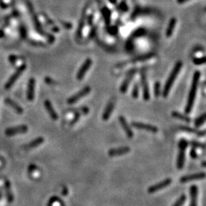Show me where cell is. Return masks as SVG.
<instances>
[{
	"instance_id": "obj_1",
	"label": "cell",
	"mask_w": 206,
	"mask_h": 206,
	"mask_svg": "<svg viewBox=\"0 0 206 206\" xmlns=\"http://www.w3.org/2000/svg\"><path fill=\"white\" fill-rule=\"evenodd\" d=\"M201 77V73L199 71H195L193 74L192 77V82L191 85V88L189 90V94L188 99H187L186 105L185 108V114H189L191 112L192 107L195 103V99L196 96L197 89H198V85L199 80Z\"/></svg>"
},
{
	"instance_id": "obj_2",
	"label": "cell",
	"mask_w": 206,
	"mask_h": 206,
	"mask_svg": "<svg viewBox=\"0 0 206 206\" xmlns=\"http://www.w3.org/2000/svg\"><path fill=\"white\" fill-rule=\"evenodd\" d=\"M182 66H183V63L182 61H178L177 63L175 64L174 67H173V70H172L170 74H169V77H168L167 80H166V83L164 85V88L163 89V92L162 94L163 97L166 98L167 97L168 95L169 94V92H170L172 86H173V83H174V81L176 80V79L177 78V76L179 73L180 70L182 69Z\"/></svg>"
},
{
	"instance_id": "obj_3",
	"label": "cell",
	"mask_w": 206,
	"mask_h": 206,
	"mask_svg": "<svg viewBox=\"0 0 206 206\" xmlns=\"http://www.w3.org/2000/svg\"><path fill=\"white\" fill-rule=\"evenodd\" d=\"M26 4H27V8H28L29 12H30V13H31V15H32V20H33L34 25V27H35V29L37 30V32H38L40 34H42L43 36H44L45 37H47V39L49 41V42H51V43L54 42L55 38H54V36L47 33V32H45L44 30H43L40 22H39L38 18H37V15H36V13L34 12V10L33 8V6H32V3H31L29 1H27Z\"/></svg>"
},
{
	"instance_id": "obj_4",
	"label": "cell",
	"mask_w": 206,
	"mask_h": 206,
	"mask_svg": "<svg viewBox=\"0 0 206 206\" xmlns=\"http://www.w3.org/2000/svg\"><path fill=\"white\" fill-rule=\"evenodd\" d=\"M188 141L185 139L180 140L179 144V151L178 157H177V168L179 169H182L184 166L185 164V152L187 146H188Z\"/></svg>"
},
{
	"instance_id": "obj_5",
	"label": "cell",
	"mask_w": 206,
	"mask_h": 206,
	"mask_svg": "<svg viewBox=\"0 0 206 206\" xmlns=\"http://www.w3.org/2000/svg\"><path fill=\"white\" fill-rule=\"evenodd\" d=\"M25 69H26V65L25 64L21 65L17 69L16 71L13 73L12 76L8 79V82H7L6 85H5V89H9L10 88H11V87L14 85V83L17 81V80L19 78L20 76L22 75V73L25 71Z\"/></svg>"
},
{
	"instance_id": "obj_6",
	"label": "cell",
	"mask_w": 206,
	"mask_h": 206,
	"mask_svg": "<svg viewBox=\"0 0 206 206\" xmlns=\"http://www.w3.org/2000/svg\"><path fill=\"white\" fill-rule=\"evenodd\" d=\"M90 92H91L90 87L89 86L84 87V88L82 89L81 90L79 91L78 92H76L75 95L72 96L71 97L69 98V99H67V103L70 105L74 104V103L78 102V101H80L82 98L86 96Z\"/></svg>"
},
{
	"instance_id": "obj_7",
	"label": "cell",
	"mask_w": 206,
	"mask_h": 206,
	"mask_svg": "<svg viewBox=\"0 0 206 206\" xmlns=\"http://www.w3.org/2000/svg\"><path fill=\"white\" fill-rule=\"evenodd\" d=\"M132 127L137 128V129L146 130V131L150 132V133L156 134L158 132V128L154 125H149V124H145L143 122H139V121H132Z\"/></svg>"
},
{
	"instance_id": "obj_8",
	"label": "cell",
	"mask_w": 206,
	"mask_h": 206,
	"mask_svg": "<svg viewBox=\"0 0 206 206\" xmlns=\"http://www.w3.org/2000/svg\"><path fill=\"white\" fill-rule=\"evenodd\" d=\"M140 81H141L142 90H143V99L144 101H148L150 98V90H149V86L147 80V76H146V73L144 71L141 72Z\"/></svg>"
},
{
	"instance_id": "obj_9",
	"label": "cell",
	"mask_w": 206,
	"mask_h": 206,
	"mask_svg": "<svg viewBox=\"0 0 206 206\" xmlns=\"http://www.w3.org/2000/svg\"><path fill=\"white\" fill-rule=\"evenodd\" d=\"M172 179L171 178H167L166 179L163 180V181L159 182V183H156V184L153 185L152 186H150L148 189V192L149 193H154V192H157L159 190L163 189L166 188V187L169 186L171 184Z\"/></svg>"
},
{
	"instance_id": "obj_10",
	"label": "cell",
	"mask_w": 206,
	"mask_h": 206,
	"mask_svg": "<svg viewBox=\"0 0 206 206\" xmlns=\"http://www.w3.org/2000/svg\"><path fill=\"white\" fill-rule=\"evenodd\" d=\"M137 73V70L136 69H133V70H130L129 72L128 73V74H127V76L126 78L125 79V80H124L122 84L121 85V86H120V91H121L122 93H125V92H126L127 90H128V86H129L130 82H131L132 79L135 77V74H136Z\"/></svg>"
},
{
	"instance_id": "obj_11",
	"label": "cell",
	"mask_w": 206,
	"mask_h": 206,
	"mask_svg": "<svg viewBox=\"0 0 206 206\" xmlns=\"http://www.w3.org/2000/svg\"><path fill=\"white\" fill-rule=\"evenodd\" d=\"M92 64V61L90 59V58H87L84 63H82V65L81 66V67L80 68L79 71L77 72L76 74V79L78 80H81L83 79V77L85 76L86 73H87V71L89 70V69L91 67Z\"/></svg>"
},
{
	"instance_id": "obj_12",
	"label": "cell",
	"mask_w": 206,
	"mask_h": 206,
	"mask_svg": "<svg viewBox=\"0 0 206 206\" xmlns=\"http://www.w3.org/2000/svg\"><path fill=\"white\" fill-rule=\"evenodd\" d=\"M27 130H28V128H27V125H18V126L7 128L6 131H5V134L7 136H13V135H17V134L26 133Z\"/></svg>"
},
{
	"instance_id": "obj_13",
	"label": "cell",
	"mask_w": 206,
	"mask_h": 206,
	"mask_svg": "<svg viewBox=\"0 0 206 206\" xmlns=\"http://www.w3.org/2000/svg\"><path fill=\"white\" fill-rule=\"evenodd\" d=\"M205 173H204V172L195 173V174L186 175V176H182V177L180 178V183H185L191 181H195V180L203 179H205Z\"/></svg>"
},
{
	"instance_id": "obj_14",
	"label": "cell",
	"mask_w": 206,
	"mask_h": 206,
	"mask_svg": "<svg viewBox=\"0 0 206 206\" xmlns=\"http://www.w3.org/2000/svg\"><path fill=\"white\" fill-rule=\"evenodd\" d=\"M118 120H119V122L121 124V127H122L124 131H125V134H126L127 137L130 139L133 138L134 132L133 130H131V128H130V127L129 126V125H128V121H127V120L125 119V117L122 115H120L118 117Z\"/></svg>"
},
{
	"instance_id": "obj_15",
	"label": "cell",
	"mask_w": 206,
	"mask_h": 206,
	"mask_svg": "<svg viewBox=\"0 0 206 206\" xmlns=\"http://www.w3.org/2000/svg\"><path fill=\"white\" fill-rule=\"evenodd\" d=\"M130 150L129 147H121L118 148L110 149L108 152L110 157H119V156L125 155V154L129 153Z\"/></svg>"
},
{
	"instance_id": "obj_16",
	"label": "cell",
	"mask_w": 206,
	"mask_h": 206,
	"mask_svg": "<svg viewBox=\"0 0 206 206\" xmlns=\"http://www.w3.org/2000/svg\"><path fill=\"white\" fill-rule=\"evenodd\" d=\"M35 80L31 78L28 81L27 91V98L28 101H33L34 98V88H35Z\"/></svg>"
},
{
	"instance_id": "obj_17",
	"label": "cell",
	"mask_w": 206,
	"mask_h": 206,
	"mask_svg": "<svg viewBox=\"0 0 206 206\" xmlns=\"http://www.w3.org/2000/svg\"><path fill=\"white\" fill-rule=\"evenodd\" d=\"M44 107H45V109L47 110V113L49 114L51 119L54 120V121H56V120L58 119L57 114H56V111H55L54 107H53L51 102H50L49 100H47V99L44 102Z\"/></svg>"
},
{
	"instance_id": "obj_18",
	"label": "cell",
	"mask_w": 206,
	"mask_h": 206,
	"mask_svg": "<svg viewBox=\"0 0 206 206\" xmlns=\"http://www.w3.org/2000/svg\"><path fill=\"white\" fill-rule=\"evenodd\" d=\"M43 142H44V138L41 137H37V138L34 139V140H32V141H31L30 143L25 144L24 146H22V148L25 150H32V149L38 147L39 145H41V144H43Z\"/></svg>"
},
{
	"instance_id": "obj_19",
	"label": "cell",
	"mask_w": 206,
	"mask_h": 206,
	"mask_svg": "<svg viewBox=\"0 0 206 206\" xmlns=\"http://www.w3.org/2000/svg\"><path fill=\"white\" fill-rule=\"evenodd\" d=\"M114 101L111 100L108 102L107 105H106L105 109L104 112L102 114V120L104 121H108L109 119V118L111 117V113H112L113 109H114Z\"/></svg>"
},
{
	"instance_id": "obj_20",
	"label": "cell",
	"mask_w": 206,
	"mask_h": 206,
	"mask_svg": "<svg viewBox=\"0 0 206 206\" xmlns=\"http://www.w3.org/2000/svg\"><path fill=\"white\" fill-rule=\"evenodd\" d=\"M88 9V7L86 6L84 8L83 12H82V17L80 18V23H79V26H78V29H77L76 32V37L78 38H80L82 37V30H83L84 27V25H85V18H86V11Z\"/></svg>"
},
{
	"instance_id": "obj_21",
	"label": "cell",
	"mask_w": 206,
	"mask_h": 206,
	"mask_svg": "<svg viewBox=\"0 0 206 206\" xmlns=\"http://www.w3.org/2000/svg\"><path fill=\"white\" fill-rule=\"evenodd\" d=\"M5 102H6L8 106L12 108V109L15 110V112H17L18 114L22 115V113L24 112V109L21 107L18 103H16L15 101H13L12 99H9V98H6V99H5Z\"/></svg>"
},
{
	"instance_id": "obj_22",
	"label": "cell",
	"mask_w": 206,
	"mask_h": 206,
	"mask_svg": "<svg viewBox=\"0 0 206 206\" xmlns=\"http://www.w3.org/2000/svg\"><path fill=\"white\" fill-rule=\"evenodd\" d=\"M190 206H197V197H198V188L195 185H192L190 189Z\"/></svg>"
},
{
	"instance_id": "obj_23",
	"label": "cell",
	"mask_w": 206,
	"mask_h": 206,
	"mask_svg": "<svg viewBox=\"0 0 206 206\" xmlns=\"http://www.w3.org/2000/svg\"><path fill=\"white\" fill-rule=\"evenodd\" d=\"M176 23H177V20L176 18H172L170 21L169 22V25H168L167 29H166V35L167 37H171L172 34L173 33V31H174L175 27H176Z\"/></svg>"
},
{
	"instance_id": "obj_24",
	"label": "cell",
	"mask_w": 206,
	"mask_h": 206,
	"mask_svg": "<svg viewBox=\"0 0 206 206\" xmlns=\"http://www.w3.org/2000/svg\"><path fill=\"white\" fill-rule=\"evenodd\" d=\"M172 116H173V118L181 120V121H184V122H186V123L191 122V119H190L189 117L185 115L182 114V113L179 112V111H172Z\"/></svg>"
},
{
	"instance_id": "obj_25",
	"label": "cell",
	"mask_w": 206,
	"mask_h": 206,
	"mask_svg": "<svg viewBox=\"0 0 206 206\" xmlns=\"http://www.w3.org/2000/svg\"><path fill=\"white\" fill-rule=\"evenodd\" d=\"M102 13L103 17L105 18V24L107 25H109L110 24V19H111V12L107 7L105 6L104 8H102Z\"/></svg>"
},
{
	"instance_id": "obj_26",
	"label": "cell",
	"mask_w": 206,
	"mask_h": 206,
	"mask_svg": "<svg viewBox=\"0 0 206 206\" xmlns=\"http://www.w3.org/2000/svg\"><path fill=\"white\" fill-rule=\"evenodd\" d=\"M205 121V114L203 113L202 115H200L196 118V120L195 121V128H199V127L202 126Z\"/></svg>"
},
{
	"instance_id": "obj_27",
	"label": "cell",
	"mask_w": 206,
	"mask_h": 206,
	"mask_svg": "<svg viewBox=\"0 0 206 206\" xmlns=\"http://www.w3.org/2000/svg\"><path fill=\"white\" fill-rule=\"evenodd\" d=\"M6 191H7V196H8V202H12L13 201V196L11 192V186H10V183L8 180L6 181Z\"/></svg>"
},
{
	"instance_id": "obj_28",
	"label": "cell",
	"mask_w": 206,
	"mask_h": 206,
	"mask_svg": "<svg viewBox=\"0 0 206 206\" xmlns=\"http://www.w3.org/2000/svg\"><path fill=\"white\" fill-rule=\"evenodd\" d=\"M160 82L157 81L154 84V96L156 98H158L160 96Z\"/></svg>"
},
{
	"instance_id": "obj_29",
	"label": "cell",
	"mask_w": 206,
	"mask_h": 206,
	"mask_svg": "<svg viewBox=\"0 0 206 206\" xmlns=\"http://www.w3.org/2000/svg\"><path fill=\"white\" fill-rule=\"evenodd\" d=\"M192 61H193L194 64L195 65H198V66H199V65H202L205 63V56H202V57H195L193 58Z\"/></svg>"
},
{
	"instance_id": "obj_30",
	"label": "cell",
	"mask_w": 206,
	"mask_h": 206,
	"mask_svg": "<svg viewBox=\"0 0 206 206\" xmlns=\"http://www.w3.org/2000/svg\"><path fill=\"white\" fill-rule=\"evenodd\" d=\"M131 96L134 99H137L139 96V85L137 83H135L132 89Z\"/></svg>"
},
{
	"instance_id": "obj_31",
	"label": "cell",
	"mask_w": 206,
	"mask_h": 206,
	"mask_svg": "<svg viewBox=\"0 0 206 206\" xmlns=\"http://www.w3.org/2000/svg\"><path fill=\"white\" fill-rule=\"evenodd\" d=\"M189 144H191L192 147H195V148H197V147H199V148H202V150H205V144L200 143V142L195 141V140H192V141L190 142Z\"/></svg>"
},
{
	"instance_id": "obj_32",
	"label": "cell",
	"mask_w": 206,
	"mask_h": 206,
	"mask_svg": "<svg viewBox=\"0 0 206 206\" xmlns=\"http://www.w3.org/2000/svg\"><path fill=\"white\" fill-rule=\"evenodd\" d=\"M185 199H186V196H185V195H181V196L179 197V199L178 200L175 202L174 205H173V206H183V204L185 203Z\"/></svg>"
},
{
	"instance_id": "obj_33",
	"label": "cell",
	"mask_w": 206,
	"mask_h": 206,
	"mask_svg": "<svg viewBox=\"0 0 206 206\" xmlns=\"http://www.w3.org/2000/svg\"><path fill=\"white\" fill-rule=\"evenodd\" d=\"M180 129L182 130H183V131H185V132H188V133H195L197 134V132H198V130H195L194 128H189V127H186V126H181L180 127Z\"/></svg>"
},
{
	"instance_id": "obj_34",
	"label": "cell",
	"mask_w": 206,
	"mask_h": 206,
	"mask_svg": "<svg viewBox=\"0 0 206 206\" xmlns=\"http://www.w3.org/2000/svg\"><path fill=\"white\" fill-rule=\"evenodd\" d=\"M81 115V113L79 112V111H76V115L74 116V118H73V119L71 120V121L70 122V125H73L75 123H76L77 121L80 120V117Z\"/></svg>"
},
{
	"instance_id": "obj_35",
	"label": "cell",
	"mask_w": 206,
	"mask_h": 206,
	"mask_svg": "<svg viewBox=\"0 0 206 206\" xmlns=\"http://www.w3.org/2000/svg\"><path fill=\"white\" fill-rule=\"evenodd\" d=\"M60 23L61 24V25L63 26V28L65 29H67V30H70V29H71L72 27H73V25H72L71 23H70V22H63V21H59Z\"/></svg>"
},
{
	"instance_id": "obj_36",
	"label": "cell",
	"mask_w": 206,
	"mask_h": 206,
	"mask_svg": "<svg viewBox=\"0 0 206 206\" xmlns=\"http://www.w3.org/2000/svg\"><path fill=\"white\" fill-rule=\"evenodd\" d=\"M190 154H191V157L192 158H196L197 157V154H196V151H195V147H192L191 152H190Z\"/></svg>"
},
{
	"instance_id": "obj_37",
	"label": "cell",
	"mask_w": 206,
	"mask_h": 206,
	"mask_svg": "<svg viewBox=\"0 0 206 206\" xmlns=\"http://www.w3.org/2000/svg\"><path fill=\"white\" fill-rule=\"evenodd\" d=\"M198 135V137H204L205 135V130H198L196 134Z\"/></svg>"
},
{
	"instance_id": "obj_38",
	"label": "cell",
	"mask_w": 206,
	"mask_h": 206,
	"mask_svg": "<svg viewBox=\"0 0 206 206\" xmlns=\"http://www.w3.org/2000/svg\"><path fill=\"white\" fill-rule=\"evenodd\" d=\"M92 22H93V15H90V16H89V18H88V23H89V25H92Z\"/></svg>"
},
{
	"instance_id": "obj_39",
	"label": "cell",
	"mask_w": 206,
	"mask_h": 206,
	"mask_svg": "<svg viewBox=\"0 0 206 206\" xmlns=\"http://www.w3.org/2000/svg\"><path fill=\"white\" fill-rule=\"evenodd\" d=\"M45 81H46V82H47V83L54 84V82H53V80H51V79H50V78H48V77H47V78H45Z\"/></svg>"
},
{
	"instance_id": "obj_40",
	"label": "cell",
	"mask_w": 206,
	"mask_h": 206,
	"mask_svg": "<svg viewBox=\"0 0 206 206\" xmlns=\"http://www.w3.org/2000/svg\"><path fill=\"white\" fill-rule=\"evenodd\" d=\"M179 4H183V3H185L186 2H188L189 0H176Z\"/></svg>"
},
{
	"instance_id": "obj_41",
	"label": "cell",
	"mask_w": 206,
	"mask_h": 206,
	"mask_svg": "<svg viewBox=\"0 0 206 206\" xmlns=\"http://www.w3.org/2000/svg\"><path fill=\"white\" fill-rule=\"evenodd\" d=\"M109 2L111 3H112V4H115L117 0H109Z\"/></svg>"
},
{
	"instance_id": "obj_42",
	"label": "cell",
	"mask_w": 206,
	"mask_h": 206,
	"mask_svg": "<svg viewBox=\"0 0 206 206\" xmlns=\"http://www.w3.org/2000/svg\"><path fill=\"white\" fill-rule=\"evenodd\" d=\"M202 166H203V167H205V161H204L203 163H202Z\"/></svg>"
}]
</instances>
